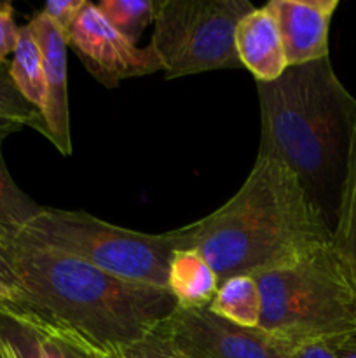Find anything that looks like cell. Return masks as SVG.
Segmentation results:
<instances>
[{"label":"cell","instance_id":"obj_8","mask_svg":"<svg viewBox=\"0 0 356 358\" xmlns=\"http://www.w3.org/2000/svg\"><path fill=\"white\" fill-rule=\"evenodd\" d=\"M66 42L75 51L87 72L105 87H115L131 77L149 76L161 70L150 45L138 48L103 17L91 2L66 34Z\"/></svg>","mask_w":356,"mask_h":358},{"label":"cell","instance_id":"obj_7","mask_svg":"<svg viewBox=\"0 0 356 358\" xmlns=\"http://www.w3.org/2000/svg\"><path fill=\"white\" fill-rule=\"evenodd\" d=\"M152 332L188 358H288L295 346L269 332L223 320L208 306L177 304Z\"/></svg>","mask_w":356,"mask_h":358},{"label":"cell","instance_id":"obj_3","mask_svg":"<svg viewBox=\"0 0 356 358\" xmlns=\"http://www.w3.org/2000/svg\"><path fill=\"white\" fill-rule=\"evenodd\" d=\"M9 254L21 292L16 310L70 327L105 353L145 338L178 304L163 287L119 278L14 236Z\"/></svg>","mask_w":356,"mask_h":358},{"label":"cell","instance_id":"obj_21","mask_svg":"<svg viewBox=\"0 0 356 358\" xmlns=\"http://www.w3.org/2000/svg\"><path fill=\"white\" fill-rule=\"evenodd\" d=\"M119 353L122 358H188L156 332H150L140 341L124 346Z\"/></svg>","mask_w":356,"mask_h":358},{"label":"cell","instance_id":"obj_23","mask_svg":"<svg viewBox=\"0 0 356 358\" xmlns=\"http://www.w3.org/2000/svg\"><path fill=\"white\" fill-rule=\"evenodd\" d=\"M20 28L14 20L13 6L9 2L0 3V63H7V56L16 49Z\"/></svg>","mask_w":356,"mask_h":358},{"label":"cell","instance_id":"obj_11","mask_svg":"<svg viewBox=\"0 0 356 358\" xmlns=\"http://www.w3.org/2000/svg\"><path fill=\"white\" fill-rule=\"evenodd\" d=\"M234 42L241 65L257 83H272L288 69L278 21L267 3L239 21Z\"/></svg>","mask_w":356,"mask_h":358},{"label":"cell","instance_id":"obj_14","mask_svg":"<svg viewBox=\"0 0 356 358\" xmlns=\"http://www.w3.org/2000/svg\"><path fill=\"white\" fill-rule=\"evenodd\" d=\"M332 245L344 261L356 285V131L339 199L335 227L332 229Z\"/></svg>","mask_w":356,"mask_h":358},{"label":"cell","instance_id":"obj_19","mask_svg":"<svg viewBox=\"0 0 356 358\" xmlns=\"http://www.w3.org/2000/svg\"><path fill=\"white\" fill-rule=\"evenodd\" d=\"M2 142L0 140V227L10 234H16L23 226L42 212L44 206L35 203L27 192L21 191L10 177L3 161Z\"/></svg>","mask_w":356,"mask_h":358},{"label":"cell","instance_id":"obj_2","mask_svg":"<svg viewBox=\"0 0 356 358\" xmlns=\"http://www.w3.org/2000/svg\"><path fill=\"white\" fill-rule=\"evenodd\" d=\"M260 145L295 173L330 226L341 199L356 131V98L341 83L330 56L288 66L258 83Z\"/></svg>","mask_w":356,"mask_h":358},{"label":"cell","instance_id":"obj_4","mask_svg":"<svg viewBox=\"0 0 356 358\" xmlns=\"http://www.w3.org/2000/svg\"><path fill=\"white\" fill-rule=\"evenodd\" d=\"M262 296L258 327L292 346L356 331V285L334 245L255 275Z\"/></svg>","mask_w":356,"mask_h":358},{"label":"cell","instance_id":"obj_15","mask_svg":"<svg viewBox=\"0 0 356 358\" xmlns=\"http://www.w3.org/2000/svg\"><path fill=\"white\" fill-rule=\"evenodd\" d=\"M9 73L20 93L42 114L45 101L44 62H42L40 48L28 24L20 28V38L13 52Z\"/></svg>","mask_w":356,"mask_h":358},{"label":"cell","instance_id":"obj_27","mask_svg":"<svg viewBox=\"0 0 356 358\" xmlns=\"http://www.w3.org/2000/svg\"><path fill=\"white\" fill-rule=\"evenodd\" d=\"M20 299H21L20 290H17L16 287L9 285V283L0 280V304H2V306L16 308L17 303H20Z\"/></svg>","mask_w":356,"mask_h":358},{"label":"cell","instance_id":"obj_25","mask_svg":"<svg viewBox=\"0 0 356 358\" xmlns=\"http://www.w3.org/2000/svg\"><path fill=\"white\" fill-rule=\"evenodd\" d=\"M327 343L335 358H356V331L328 339Z\"/></svg>","mask_w":356,"mask_h":358},{"label":"cell","instance_id":"obj_1","mask_svg":"<svg viewBox=\"0 0 356 358\" xmlns=\"http://www.w3.org/2000/svg\"><path fill=\"white\" fill-rule=\"evenodd\" d=\"M171 233L177 250H198L218 282L260 275L332 241V227L295 173L265 154H257L229 201Z\"/></svg>","mask_w":356,"mask_h":358},{"label":"cell","instance_id":"obj_26","mask_svg":"<svg viewBox=\"0 0 356 358\" xmlns=\"http://www.w3.org/2000/svg\"><path fill=\"white\" fill-rule=\"evenodd\" d=\"M288 358H335V355L327 341H314L295 346Z\"/></svg>","mask_w":356,"mask_h":358},{"label":"cell","instance_id":"obj_5","mask_svg":"<svg viewBox=\"0 0 356 358\" xmlns=\"http://www.w3.org/2000/svg\"><path fill=\"white\" fill-rule=\"evenodd\" d=\"M21 243L82 261L105 273L166 289L177 252L173 233L147 234L114 226L86 212L42 208L14 234Z\"/></svg>","mask_w":356,"mask_h":358},{"label":"cell","instance_id":"obj_16","mask_svg":"<svg viewBox=\"0 0 356 358\" xmlns=\"http://www.w3.org/2000/svg\"><path fill=\"white\" fill-rule=\"evenodd\" d=\"M27 315L34 322L44 358H107L110 355V353L101 352L93 343H89L70 327L44 320L35 315Z\"/></svg>","mask_w":356,"mask_h":358},{"label":"cell","instance_id":"obj_29","mask_svg":"<svg viewBox=\"0 0 356 358\" xmlns=\"http://www.w3.org/2000/svg\"><path fill=\"white\" fill-rule=\"evenodd\" d=\"M107 358H122V355L119 352H115V353H110Z\"/></svg>","mask_w":356,"mask_h":358},{"label":"cell","instance_id":"obj_22","mask_svg":"<svg viewBox=\"0 0 356 358\" xmlns=\"http://www.w3.org/2000/svg\"><path fill=\"white\" fill-rule=\"evenodd\" d=\"M87 0H49L44 6L42 13L52 21L58 28H61L65 34H68L70 28L80 16L82 9L86 7Z\"/></svg>","mask_w":356,"mask_h":358},{"label":"cell","instance_id":"obj_13","mask_svg":"<svg viewBox=\"0 0 356 358\" xmlns=\"http://www.w3.org/2000/svg\"><path fill=\"white\" fill-rule=\"evenodd\" d=\"M208 308L230 324L257 329L262 318V296L257 280L250 275L223 280Z\"/></svg>","mask_w":356,"mask_h":358},{"label":"cell","instance_id":"obj_17","mask_svg":"<svg viewBox=\"0 0 356 358\" xmlns=\"http://www.w3.org/2000/svg\"><path fill=\"white\" fill-rule=\"evenodd\" d=\"M94 6L115 30L136 44L145 28L156 23L163 0H101Z\"/></svg>","mask_w":356,"mask_h":358},{"label":"cell","instance_id":"obj_20","mask_svg":"<svg viewBox=\"0 0 356 358\" xmlns=\"http://www.w3.org/2000/svg\"><path fill=\"white\" fill-rule=\"evenodd\" d=\"M0 117L13 119L23 126H31L42 135H45V124L40 110L35 108L20 93L10 77L7 63H0Z\"/></svg>","mask_w":356,"mask_h":358},{"label":"cell","instance_id":"obj_18","mask_svg":"<svg viewBox=\"0 0 356 358\" xmlns=\"http://www.w3.org/2000/svg\"><path fill=\"white\" fill-rule=\"evenodd\" d=\"M0 358H44L37 331L23 311L0 304Z\"/></svg>","mask_w":356,"mask_h":358},{"label":"cell","instance_id":"obj_12","mask_svg":"<svg viewBox=\"0 0 356 358\" xmlns=\"http://www.w3.org/2000/svg\"><path fill=\"white\" fill-rule=\"evenodd\" d=\"M218 278L198 250H177L170 261L166 289L181 306H209Z\"/></svg>","mask_w":356,"mask_h":358},{"label":"cell","instance_id":"obj_9","mask_svg":"<svg viewBox=\"0 0 356 358\" xmlns=\"http://www.w3.org/2000/svg\"><path fill=\"white\" fill-rule=\"evenodd\" d=\"M42 52L45 77V101L42 117L45 124V138L63 154H72L68 112V59H66V34L56 27L44 13L35 14L28 23Z\"/></svg>","mask_w":356,"mask_h":358},{"label":"cell","instance_id":"obj_24","mask_svg":"<svg viewBox=\"0 0 356 358\" xmlns=\"http://www.w3.org/2000/svg\"><path fill=\"white\" fill-rule=\"evenodd\" d=\"M14 234L7 233L0 227V280L9 285L16 287V280H14L13 266H10V254H9V245L13 240ZM17 289V287H16Z\"/></svg>","mask_w":356,"mask_h":358},{"label":"cell","instance_id":"obj_10","mask_svg":"<svg viewBox=\"0 0 356 358\" xmlns=\"http://www.w3.org/2000/svg\"><path fill=\"white\" fill-rule=\"evenodd\" d=\"M288 66L328 56V34L339 0H271Z\"/></svg>","mask_w":356,"mask_h":358},{"label":"cell","instance_id":"obj_28","mask_svg":"<svg viewBox=\"0 0 356 358\" xmlns=\"http://www.w3.org/2000/svg\"><path fill=\"white\" fill-rule=\"evenodd\" d=\"M23 128L24 126L21 124V122L13 121V119H7V117H0V140H6L7 136L20 131V129Z\"/></svg>","mask_w":356,"mask_h":358},{"label":"cell","instance_id":"obj_6","mask_svg":"<svg viewBox=\"0 0 356 358\" xmlns=\"http://www.w3.org/2000/svg\"><path fill=\"white\" fill-rule=\"evenodd\" d=\"M253 9L248 0H163L149 45L164 77L243 69L234 35Z\"/></svg>","mask_w":356,"mask_h":358}]
</instances>
